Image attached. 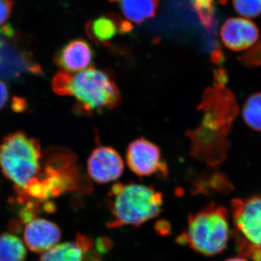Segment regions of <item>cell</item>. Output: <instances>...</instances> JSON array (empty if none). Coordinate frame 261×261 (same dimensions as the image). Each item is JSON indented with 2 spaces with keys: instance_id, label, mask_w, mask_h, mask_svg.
Returning a JSON list of instances; mask_svg holds the SVG:
<instances>
[{
  "instance_id": "6da1fadb",
  "label": "cell",
  "mask_w": 261,
  "mask_h": 261,
  "mask_svg": "<svg viewBox=\"0 0 261 261\" xmlns=\"http://www.w3.org/2000/svg\"><path fill=\"white\" fill-rule=\"evenodd\" d=\"M51 87L60 95L74 97L81 112L100 113L114 109L121 103V94L112 77L93 67L75 73L60 70Z\"/></svg>"
},
{
  "instance_id": "7a4b0ae2",
  "label": "cell",
  "mask_w": 261,
  "mask_h": 261,
  "mask_svg": "<svg viewBox=\"0 0 261 261\" xmlns=\"http://www.w3.org/2000/svg\"><path fill=\"white\" fill-rule=\"evenodd\" d=\"M112 219L108 227L139 226L157 217L162 211L163 199L161 192L152 187L140 184L118 183L108 194Z\"/></svg>"
},
{
  "instance_id": "3957f363",
  "label": "cell",
  "mask_w": 261,
  "mask_h": 261,
  "mask_svg": "<svg viewBox=\"0 0 261 261\" xmlns=\"http://www.w3.org/2000/svg\"><path fill=\"white\" fill-rule=\"evenodd\" d=\"M40 144L23 132L8 136L0 143V168L18 193L42 172Z\"/></svg>"
},
{
  "instance_id": "277c9868",
  "label": "cell",
  "mask_w": 261,
  "mask_h": 261,
  "mask_svg": "<svg viewBox=\"0 0 261 261\" xmlns=\"http://www.w3.org/2000/svg\"><path fill=\"white\" fill-rule=\"evenodd\" d=\"M229 236L228 212L221 206H207L189 216L186 230L177 238L202 255L213 256L224 250Z\"/></svg>"
},
{
  "instance_id": "5b68a950",
  "label": "cell",
  "mask_w": 261,
  "mask_h": 261,
  "mask_svg": "<svg viewBox=\"0 0 261 261\" xmlns=\"http://www.w3.org/2000/svg\"><path fill=\"white\" fill-rule=\"evenodd\" d=\"M232 214L239 250L249 256L261 249V195L233 200Z\"/></svg>"
},
{
  "instance_id": "8992f818",
  "label": "cell",
  "mask_w": 261,
  "mask_h": 261,
  "mask_svg": "<svg viewBox=\"0 0 261 261\" xmlns=\"http://www.w3.org/2000/svg\"><path fill=\"white\" fill-rule=\"evenodd\" d=\"M126 162L130 171L138 176L168 175V167L157 145L145 138L130 142L126 151Z\"/></svg>"
},
{
  "instance_id": "52a82bcc",
  "label": "cell",
  "mask_w": 261,
  "mask_h": 261,
  "mask_svg": "<svg viewBox=\"0 0 261 261\" xmlns=\"http://www.w3.org/2000/svg\"><path fill=\"white\" fill-rule=\"evenodd\" d=\"M14 37L5 36L0 42V79L18 80L24 75H40L42 70L28 53L15 45Z\"/></svg>"
},
{
  "instance_id": "ba28073f",
  "label": "cell",
  "mask_w": 261,
  "mask_h": 261,
  "mask_svg": "<svg viewBox=\"0 0 261 261\" xmlns=\"http://www.w3.org/2000/svg\"><path fill=\"white\" fill-rule=\"evenodd\" d=\"M124 169L121 155L116 149L107 146H98L87 161V171L93 181L107 184L120 178Z\"/></svg>"
},
{
  "instance_id": "9c48e42d",
  "label": "cell",
  "mask_w": 261,
  "mask_h": 261,
  "mask_svg": "<svg viewBox=\"0 0 261 261\" xmlns=\"http://www.w3.org/2000/svg\"><path fill=\"white\" fill-rule=\"evenodd\" d=\"M258 36L256 25L245 18L228 19L221 30L222 42L233 51H243L251 47L257 42Z\"/></svg>"
},
{
  "instance_id": "30bf717a",
  "label": "cell",
  "mask_w": 261,
  "mask_h": 261,
  "mask_svg": "<svg viewBox=\"0 0 261 261\" xmlns=\"http://www.w3.org/2000/svg\"><path fill=\"white\" fill-rule=\"evenodd\" d=\"M59 227L47 220L34 219L24 230V240L32 251L44 253L57 245L61 240Z\"/></svg>"
},
{
  "instance_id": "8fae6325",
  "label": "cell",
  "mask_w": 261,
  "mask_h": 261,
  "mask_svg": "<svg viewBox=\"0 0 261 261\" xmlns=\"http://www.w3.org/2000/svg\"><path fill=\"white\" fill-rule=\"evenodd\" d=\"M132 29V23L113 13L101 15L86 25V32L89 39L95 44L102 45L109 44L117 34H127Z\"/></svg>"
},
{
  "instance_id": "7c38bea8",
  "label": "cell",
  "mask_w": 261,
  "mask_h": 261,
  "mask_svg": "<svg viewBox=\"0 0 261 261\" xmlns=\"http://www.w3.org/2000/svg\"><path fill=\"white\" fill-rule=\"evenodd\" d=\"M94 59V50L87 41L74 39L58 51L55 62L62 70L69 73L82 71Z\"/></svg>"
},
{
  "instance_id": "4fadbf2b",
  "label": "cell",
  "mask_w": 261,
  "mask_h": 261,
  "mask_svg": "<svg viewBox=\"0 0 261 261\" xmlns=\"http://www.w3.org/2000/svg\"><path fill=\"white\" fill-rule=\"evenodd\" d=\"M93 245L92 239L79 234L73 243L56 245L44 252L39 261H84Z\"/></svg>"
},
{
  "instance_id": "5bb4252c",
  "label": "cell",
  "mask_w": 261,
  "mask_h": 261,
  "mask_svg": "<svg viewBox=\"0 0 261 261\" xmlns=\"http://www.w3.org/2000/svg\"><path fill=\"white\" fill-rule=\"evenodd\" d=\"M116 3L130 23L141 24L153 18L159 8V0H109Z\"/></svg>"
},
{
  "instance_id": "9a60e30c",
  "label": "cell",
  "mask_w": 261,
  "mask_h": 261,
  "mask_svg": "<svg viewBox=\"0 0 261 261\" xmlns=\"http://www.w3.org/2000/svg\"><path fill=\"white\" fill-rule=\"evenodd\" d=\"M27 250L22 240L14 235H0V261H24Z\"/></svg>"
},
{
  "instance_id": "2e32d148",
  "label": "cell",
  "mask_w": 261,
  "mask_h": 261,
  "mask_svg": "<svg viewBox=\"0 0 261 261\" xmlns=\"http://www.w3.org/2000/svg\"><path fill=\"white\" fill-rule=\"evenodd\" d=\"M243 118L250 128L261 132V93L253 94L244 105Z\"/></svg>"
},
{
  "instance_id": "e0dca14e",
  "label": "cell",
  "mask_w": 261,
  "mask_h": 261,
  "mask_svg": "<svg viewBox=\"0 0 261 261\" xmlns=\"http://www.w3.org/2000/svg\"><path fill=\"white\" fill-rule=\"evenodd\" d=\"M215 1L216 0H192L193 9L206 30L215 27Z\"/></svg>"
},
{
  "instance_id": "ac0fdd59",
  "label": "cell",
  "mask_w": 261,
  "mask_h": 261,
  "mask_svg": "<svg viewBox=\"0 0 261 261\" xmlns=\"http://www.w3.org/2000/svg\"><path fill=\"white\" fill-rule=\"evenodd\" d=\"M233 8L243 16L256 18L261 15V0H233Z\"/></svg>"
},
{
  "instance_id": "d6986e66",
  "label": "cell",
  "mask_w": 261,
  "mask_h": 261,
  "mask_svg": "<svg viewBox=\"0 0 261 261\" xmlns=\"http://www.w3.org/2000/svg\"><path fill=\"white\" fill-rule=\"evenodd\" d=\"M13 6V0H0V25H3L9 18Z\"/></svg>"
},
{
  "instance_id": "ffe728a7",
  "label": "cell",
  "mask_w": 261,
  "mask_h": 261,
  "mask_svg": "<svg viewBox=\"0 0 261 261\" xmlns=\"http://www.w3.org/2000/svg\"><path fill=\"white\" fill-rule=\"evenodd\" d=\"M9 92L6 84L3 81L0 80V109H2L8 100Z\"/></svg>"
},
{
  "instance_id": "44dd1931",
  "label": "cell",
  "mask_w": 261,
  "mask_h": 261,
  "mask_svg": "<svg viewBox=\"0 0 261 261\" xmlns=\"http://www.w3.org/2000/svg\"><path fill=\"white\" fill-rule=\"evenodd\" d=\"M10 34H11V30L8 25H1L0 27V42L5 36L10 35Z\"/></svg>"
},
{
  "instance_id": "7402d4cb",
  "label": "cell",
  "mask_w": 261,
  "mask_h": 261,
  "mask_svg": "<svg viewBox=\"0 0 261 261\" xmlns=\"http://www.w3.org/2000/svg\"><path fill=\"white\" fill-rule=\"evenodd\" d=\"M20 100V99H19ZM17 100V102L14 103V105H13V108H14L15 111H23L24 109V105L23 100L20 101Z\"/></svg>"
},
{
  "instance_id": "603a6c76",
  "label": "cell",
  "mask_w": 261,
  "mask_h": 261,
  "mask_svg": "<svg viewBox=\"0 0 261 261\" xmlns=\"http://www.w3.org/2000/svg\"><path fill=\"white\" fill-rule=\"evenodd\" d=\"M226 261H247L245 259L241 258V257H233V258H230Z\"/></svg>"
},
{
  "instance_id": "cb8c5ba5",
  "label": "cell",
  "mask_w": 261,
  "mask_h": 261,
  "mask_svg": "<svg viewBox=\"0 0 261 261\" xmlns=\"http://www.w3.org/2000/svg\"><path fill=\"white\" fill-rule=\"evenodd\" d=\"M220 3L222 5H226L227 3L228 0H219Z\"/></svg>"
},
{
  "instance_id": "d4e9b609",
  "label": "cell",
  "mask_w": 261,
  "mask_h": 261,
  "mask_svg": "<svg viewBox=\"0 0 261 261\" xmlns=\"http://www.w3.org/2000/svg\"><path fill=\"white\" fill-rule=\"evenodd\" d=\"M95 261H99V260H95Z\"/></svg>"
}]
</instances>
